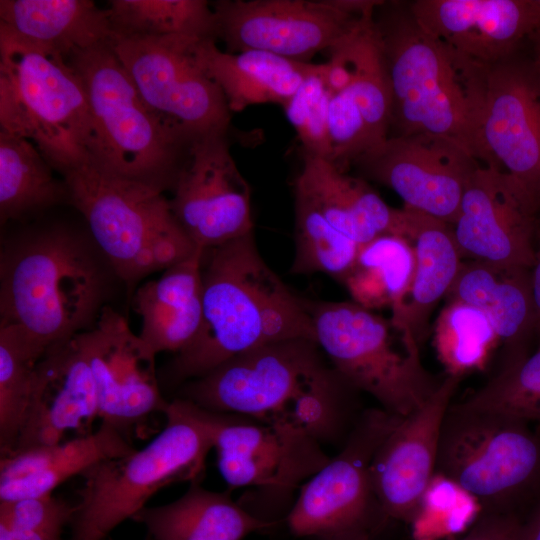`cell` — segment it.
<instances>
[{"label": "cell", "mask_w": 540, "mask_h": 540, "mask_svg": "<svg viewBox=\"0 0 540 540\" xmlns=\"http://www.w3.org/2000/svg\"><path fill=\"white\" fill-rule=\"evenodd\" d=\"M119 285L86 224L38 221L2 237L0 320L47 348L91 329Z\"/></svg>", "instance_id": "6da1fadb"}, {"label": "cell", "mask_w": 540, "mask_h": 540, "mask_svg": "<svg viewBox=\"0 0 540 540\" xmlns=\"http://www.w3.org/2000/svg\"><path fill=\"white\" fill-rule=\"evenodd\" d=\"M324 357L312 339L270 343L186 382L180 398L213 412L294 426L331 442L350 431L361 412L354 408L357 390Z\"/></svg>", "instance_id": "7a4b0ae2"}, {"label": "cell", "mask_w": 540, "mask_h": 540, "mask_svg": "<svg viewBox=\"0 0 540 540\" xmlns=\"http://www.w3.org/2000/svg\"><path fill=\"white\" fill-rule=\"evenodd\" d=\"M202 320L193 341L167 365L168 385L199 378L225 361L288 339L315 340L307 302L261 257L250 232L202 255Z\"/></svg>", "instance_id": "3957f363"}, {"label": "cell", "mask_w": 540, "mask_h": 540, "mask_svg": "<svg viewBox=\"0 0 540 540\" xmlns=\"http://www.w3.org/2000/svg\"><path fill=\"white\" fill-rule=\"evenodd\" d=\"M397 133L455 142L476 157L477 123L486 67L470 63L427 35L407 15L376 20Z\"/></svg>", "instance_id": "277c9868"}, {"label": "cell", "mask_w": 540, "mask_h": 540, "mask_svg": "<svg viewBox=\"0 0 540 540\" xmlns=\"http://www.w3.org/2000/svg\"><path fill=\"white\" fill-rule=\"evenodd\" d=\"M1 130L32 142L62 176L99 163L82 81L67 60L0 24Z\"/></svg>", "instance_id": "5b68a950"}, {"label": "cell", "mask_w": 540, "mask_h": 540, "mask_svg": "<svg viewBox=\"0 0 540 540\" xmlns=\"http://www.w3.org/2000/svg\"><path fill=\"white\" fill-rule=\"evenodd\" d=\"M69 205L84 218L128 295L141 279L166 270L197 249L164 193L113 174L96 163L65 175Z\"/></svg>", "instance_id": "8992f818"}, {"label": "cell", "mask_w": 540, "mask_h": 540, "mask_svg": "<svg viewBox=\"0 0 540 540\" xmlns=\"http://www.w3.org/2000/svg\"><path fill=\"white\" fill-rule=\"evenodd\" d=\"M85 89L103 169L156 188L173 189L194 141L143 102L108 41L67 59Z\"/></svg>", "instance_id": "52a82bcc"}, {"label": "cell", "mask_w": 540, "mask_h": 540, "mask_svg": "<svg viewBox=\"0 0 540 540\" xmlns=\"http://www.w3.org/2000/svg\"><path fill=\"white\" fill-rule=\"evenodd\" d=\"M531 423L452 401L442 423L436 472L475 496L482 512L525 520L523 511L540 502V432Z\"/></svg>", "instance_id": "ba28073f"}, {"label": "cell", "mask_w": 540, "mask_h": 540, "mask_svg": "<svg viewBox=\"0 0 540 540\" xmlns=\"http://www.w3.org/2000/svg\"><path fill=\"white\" fill-rule=\"evenodd\" d=\"M166 424L145 447L88 469L72 520V540H103L146 507L160 489L198 482L212 441L181 398L169 402Z\"/></svg>", "instance_id": "9c48e42d"}, {"label": "cell", "mask_w": 540, "mask_h": 540, "mask_svg": "<svg viewBox=\"0 0 540 540\" xmlns=\"http://www.w3.org/2000/svg\"><path fill=\"white\" fill-rule=\"evenodd\" d=\"M314 338L336 372L389 413L405 417L444 378L422 364L420 346L390 319L351 302L307 303Z\"/></svg>", "instance_id": "30bf717a"}, {"label": "cell", "mask_w": 540, "mask_h": 540, "mask_svg": "<svg viewBox=\"0 0 540 540\" xmlns=\"http://www.w3.org/2000/svg\"><path fill=\"white\" fill-rule=\"evenodd\" d=\"M197 39L112 35L108 40L146 106L192 141L228 134L231 124L222 91L195 56Z\"/></svg>", "instance_id": "8fae6325"}, {"label": "cell", "mask_w": 540, "mask_h": 540, "mask_svg": "<svg viewBox=\"0 0 540 540\" xmlns=\"http://www.w3.org/2000/svg\"><path fill=\"white\" fill-rule=\"evenodd\" d=\"M379 408L363 410L349 431L341 451L300 488L285 520L298 537L368 531L386 519L373 491L374 455L401 420Z\"/></svg>", "instance_id": "7c38bea8"}, {"label": "cell", "mask_w": 540, "mask_h": 540, "mask_svg": "<svg viewBox=\"0 0 540 540\" xmlns=\"http://www.w3.org/2000/svg\"><path fill=\"white\" fill-rule=\"evenodd\" d=\"M380 1L220 0L216 35L227 52L260 50L299 62L328 51L372 16Z\"/></svg>", "instance_id": "4fadbf2b"}, {"label": "cell", "mask_w": 540, "mask_h": 540, "mask_svg": "<svg viewBox=\"0 0 540 540\" xmlns=\"http://www.w3.org/2000/svg\"><path fill=\"white\" fill-rule=\"evenodd\" d=\"M182 400L207 431L219 472L231 487L286 498L330 460L322 443L302 429L213 412Z\"/></svg>", "instance_id": "5bb4252c"}, {"label": "cell", "mask_w": 540, "mask_h": 540, "mask_svg": "<svg viewBox=\"0 0 540 540\" xmlns=\"http://www.w3.org/2000/svg\"><path fill=\"white\" fill-rule=\"evenodd\" d=\"M476 157L505 173L540 214V79L528 61L486 67Z\"/></svg>", "instance_id": "9a60e30c"}, {"label": "cell", "mask_w": 540, "mask_h": 540, "mask_svg": "<svg viewBox=\"0 0 540 540\" xmlns=\"http://www.w3.org/2000/svg\"><path fill=\"white\" fill-rule=\"evenodd\" d=\"M353 164L393 190L404 208L450 225L480 162L453 141L411 134L389 136Z\"/></svg>", "instance_id": "2e32d148"}, {"label": "cell", "mask_w": 540, "mask_h": 540, "mask_svg": "<svg viewBox=\"0 0 540 540\" xmlns=\"http://www.w3.org/2000/svg\"><path fill=\"white\" fill-rule=\"evenodd\" d=\"M172 190V213L196 247L206 250L253 232L250 187L227 134L193 142Z\"/></svg>", "instance_id": "e0dca14e"}, {"label": "cell", "mask_w": 540, "mask_h": 540, "mask_svg": "<svg viewBox=\"0 0 540 540\" xmlns=\"http://www.w3.org/2000/svg\"><path fill=\"white\" fill-rule=\"evenodd\" d=\"M90 365L98 396L99 419L124 433L149 415L164 413L156 354L134 334L111 305L95 325L75 336Z\"/></svg>", "instance_id": "ac0fdd59"}, {"label": "cell", "mask_w": 540, "mask_h": 540, "mask_svg": "<svg viewBox=\"0 0 540 540\" xmlns=\"http://www.w3.org/2000/svg\"><path fill=\"white\" fill-rule=\"evenodd\" d=\"M536 217L505 173L480 163L450 227L462 258L530 269Z\"/></svg>", "instance_id": "d6986e66"}, {"label": "cell", "mask_w": 540, "mask_h": 540, "mask_svg": "<svg viewBox=\"0 0 540 540\" xmlns=\"http://www.w3.org/2000/svg\"><path fill=\"white\" fill-rule=\"evenodd\" d=\"M462 379L446 375L438 390L402 417L378 447L371 464L374 494L385 518L410 524L436 473L444 416Z\"/></svg>", "instance_id": "ffe728a7"}, {"label": "cell", "mask_w": 540, "mask_h": 540, "mask_svg": "<svg viewBox=\"0 0 540 540\" xmlns=\"http://www.w3.org/2000/svg\"><path fill=\"white\" fill-rule=\"evenodd\" d=\"M416 24L458 57L488 67L513 56L540 25V0H417Z\"/></svg>", "instance_id": "44dd1931"}, {"label": "cell", "mask_w": 540, "mask_h": 540, "mask_svg": "<svg viewBox=\"0 0 540 540\" xmlns=\"http://www.w3.org/2000/svg\"><path fill=\"white\" fill-rule=\"evenodd\" d=\"M97 418L94 377L74 337L49 347L37 363L27 416L12 451L62 442Z\"/></svg>", "instance_id": "7402d4cb"}, {"label": "cell", "mask_w": 540, "mask_h": 540, "mask_svg": "<svg viewBox=\"0 0 540 540\" xmlns=\"http://www.w3.org/2000/svg\"><path fill=\"white\" fill-rule=\"evenodd\" d=\"M294 186L304 190L338 232L362 246L382 235L411 241L415 211L390 207L363 180L329 160L302 154Z\"/></svg>", "instance_id": "603a6c76"}, {"label": "cell", "mask_w": 540, "mask_h": 540, "mask_svg": "<svg viewBox=\"0 0 540 540\" xmlns=\"http://www.w3.org/2000/svg\"><path fill=\"white\" fill-rule=\"evenodd\" d=\"M447 296L475 307L487 317L500 341L497 371L531 353L535 312L529 268L468 259L462 262Z\"/></svg>", "instance_id": "cb8c5ba5"}, {"label": "cell", "mask_w": 540, "mask_h": 540, "mask_svg": "<svg viewBox=\"0 0 540 540\" xmlns=\"http://www.w3.org/2000/svg\"><path fill=\"white\" fill-rule=\"evenodd\" d=\"M134 450L124 433L101 423L87 435L12 451L0 461V502L51 495L68 479Z\"/></svg>", "instance_id": "d4e9b609"}, {"label": "cell", "mask_w": 540, "mask_h": 540, "mask_svg": "<svg viewBox=\"0 0 540 540\" xmlns=\"http://www.w3.org/2000/svg\"><path fill=\"white\" fill-rule=\"evenodd\" d=\"M194 53L231 112L265 103L284 106L315 67L260 50L221 51L210 38L197 39Z\"/></svg>", "instance_id": "484cf974"}, {"label": "cell", "mask_w": 540, "mask_h": 540, "mask_svg": "<svg viewBox=\"0 0 540 540\" xmlns=\"http://www.w3.org/2000/svg\"><path fill=\"white\" fill-rule=\"evenodd\" d=\"M203 251L197 249L134 292V307L142 319L139 336L156 355L182 351L200 329Z\"/></svg>", "instance_id": "4316f807"}, {"label": "cell", "mask_w": 540, "mask_h": 540, "mask_svg": "<svg viewBox=\"0 0 540 540\" xmlns=\"http://www.w3.org/2000/svg\"><path fill=\"white\" fill-rule=\"evenodd\" d=\"M416 212V211H415ZM415 270L402 300L391 308V322L421 347L429 333L431 313L446 297L463 258L449 224L416 212L411 238Z\"/></svg>", "instance_id": "83f0119b"}, {"label": "cell", "mask_w": 540, "mask_h": 540, "mask_svg": "<svg viewBox=\"0 0 540 540\" xmlns=\"http://www.w3.org/2000/svg\"><path fill=\"white\" fill-rule=\"evenodd\" d=\"M155 540H242L247 535L270 528L265 521L226 493L193 482L177 500L144 507L134 517Z\"/></svg>", "instance_id": "f1b7e54d"}, {"label": "cell", "mask_w": 540, "mask_h": 540, "mask_svg": "<svg viewBox=\"0 0 540 540\" xmlns=\"http://www.w3.org/2000/svg\"><path fill=\"white\" fill-rule=\"evenodd\" d=\"M0 24L65 59L113 35L107 10L91 0H1Z\"/></svg>", "instance_id": "f546056e"}, {"label": "cell", "mask_w": 540, "mask_h": 540, "mask_svg": "<svg viewBox=\"0 0 540 540\" xmlns=\"http://www.w3.org/2000/svg\"><path fill=\"white\" fill-rule=\"evenodd\" d=\"M29 140L0 131V220L26 222L61 204H69L64 179Z\"/></svg>", "instance_id": "4dcf8cb0"}, {"label": "cell", "mask_w": 540, "mask_h": 540, "mask_svg": "<svg viewBox=\"0 0 540 540\" xmlns=\"http://www.w3.org/2000/svg\"><path fill=\"white\" fill-rule=\"evenodd\" d=\"M329 50L338 54L349 70L345 88L362 114L371 150L389 137L391 121V92L374 15Z\"/></svg>", "instance_id": "1f68e13d"}, {"label": "cell", "mask_w": 540, "mask_h": 540, "mask_svg": "<svg viewBox=\"0 0 540 540\" xmlns=\"http://www.w3.org/2000/svg\"><path fill=\"white\" fill-rule=\"evenodd\" d=\"M410 240L382 235L360 246L356 259L341 281L352 301L369 309L398 304L408 291L415 270Z\"/></svg>", "instance_id": "d6a6232c"}, {"label": "cell", "mask_w": 540, "mask_h": 540, "mask_svg": "<svg viewBox=\"0 0 540 540\" xmlns=\"http://www.w3.org/2000/svg\"><path fill=\"white\" fill-rule=\"evenodd\" d=\"M47 347L17 324L0 320V447L10 453L29 407L37 363Z\"/></svg>", "instance_id": "836d02e7"}, {"label": "cell", "mask_w": 540, "mask_h": 540, "mask_svg": "<svg viewBox=\"0 0 540 540\" xmlns=\"http://www.w3.org/2000/svg\"><path fill=\"white\" fill-rule=\"evenodd\" d=\"M106 10L113 35L217 38L215 13L205 0H111Z\"/></svg>", "instance_id": "e575fe53"}, {"label": "cell", "mask_w": 540, "mask_h": 540, "mask_svg": "<svg viewBox=\"0 0 540 540\" xmlns=\"http://www.w3.org/2000/svg\"><path fill=\"white\" fill-rule=\"evenodd\" d=\"M433 345L446 375L463 379L487 367L500 341L480 310L449 299L436 319Z\"/></svg>", "instance_id": "d590c367"}, {"label": "cell", "mask_w": 540, "mask_h": 540, "mask_svg": "<svg viewBox=\"0 0 540 540\" xmlns=\"http://www.w3.org/2000/svg\"><path fill=\"white\" fill-rule=\"evenodd\" d=\"M295 256L292 272L327 274L340 282L352 267L360 246L338 232L311 197L294 186Z\"/></svg>", "instance_id": "8d00e7d4"}, {"label": "cell", "mask_w": 540, "mask_h": 540, "mask_svg": "<svg viewBox=\"0 0 540 540\" xmlns=\"http://www.w3.org/2000/svg\"><path fill=\"white\" fill-rule=\"evenodd\" d=\"M462 402L540 423V345L524 359L496 371Z\"/></svg>", "instance_id": "74e56055"}, {"label": "cell", "mask_w": 540, "mask_h": 540, "mask_svg": "<svg viewBox=\"0 0 540 540\" xmlns=\"http://www.w3.org/2000/svg\"><path fill=\"white\" fill-rule=\"evenodd\" d=\"M481 512L482 506L475 496L436 472L410 524L416 540H438L471 527Z\"/></svg>", "instance_id": "f35d334b"}, {"label": "cell", "mask_w": 540, "mask_h": 540, "mask_svg": "<svg viewBox=\"0 0 540 540\" xmlns=\"http://www.w3.org/2000/svg\"><path fill=\"white\" fill-rule=\"evenodd\" d=\"M332 88L327 64H315L296 93L282 106L305 154L330 160L328 132L329 103Z\"/></svg>", "instance_id": "ab89813d"}, {"label": "cell", "mask_w": 540, "mask_h": 540, "mask_svg": "<svg viewBox=\"0 0 540 540\" xmlns=\"http://www.w3.org/2000/svg\"><path fill=\"white\" fill-rule=\"evenodd\" d=\"M76 506L51 495L0 502V517L14 529L61 540L64 527L72 522Z\"/></svg>", "instance_id": "60d3db41"}, {"label": "cell", "mask_w": 540, "mask_h": 540, "mask_svg": "<svg viewBox=\"0 0 540 540\" xmlns=\"http://www.w3.org/2000/svg\"><path fill=\"white\" fill-rule=\"evenodd\" d=\"M523 521L514 514L481 512L460 540H519Z\"/></svg>", "instance_id": "b9f144b4"}, {"label": "cell", "mask_w": 540, "mask_h": 540, "mask_svg": "<svg viewBox=\"0 0 540 540\" xmlns=\"http://www.w3.org/2000/svg\"><path fill=\"white\" fill-rule=\"evenodd\" d=\"M533 264L530 268L531 295L535 312V337L540 345V214L536 217L533 236Z\"/></svg>", "instance_id": "7bdbcfd3"}, {"label": "cell", "mask_w": 540, "mask_h": 540, "mask_svg": "<svg viewBox=\"0 0 540 540\" xmlns=\"http://www.w3.org/2000/svg\"><path fill=\"white\" fill-rule=\"evenodd\" d=\"M519 540H540V502L523 521Z\"/></svg>", "instance_id": "ee69618b"}, {"label": "cell", "mask_w": 540, "mask_h": 540, "mask_svg": "<svg viewBox=\"0 0 540 540\" xmlns=\"http://www.w3.org/2000/svg\"><path fill=\"white\" fill-rule=\"evenodd\" d=\"M527 42L531 45V56L527 60L532 67L533 71L540 79V25L538 28L531 34Z\"/></svg>", "instance_id": "f6af8a7d"}, {"label": "cell", "mask_w": 540, "mask_h": 540, "mask_svg": "<svg viewBox=\"0 0 540 540\" xmlns=\"http://www.w3.org/2000/svg\"><path fill=\"white\" fill-rule=\"evenodd\" d=\"M317 540H371V533L362 530L349 531L320 537Z\"/></svg>", "instance_id": "bcb514c9"}, {"label": "cell", "mask_w": 540, "mask_h": 540, "mask_svg": "<svg viewBox=\"0 0 540 540\" xmlns=\"http://www.w3.org/2000/svg\"><path fill=\"white\" fill-rule=\"evenodd\" d=\"M0 540H17L12 527L3 518H0Z\"/></svg>", "instance_id": "7dc6e473"}]
</instances>
